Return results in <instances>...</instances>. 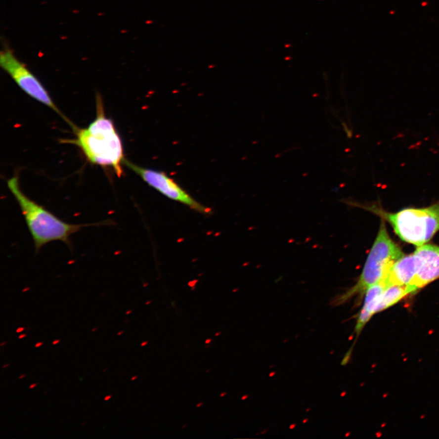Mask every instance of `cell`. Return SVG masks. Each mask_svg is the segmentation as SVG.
Segmentation results:
<instances>
[{
  "label": "cell",
  "mask_w": 439,
  "mask_h": 439,
  "mask_svg": "<svg viewBox=\"0 0 439 439\" xmlns=\"http://www.w3.org/2000/svg\"><path fill=\"white\" fill-rule=\"evenodd\" d=\"M202 405H203L202 402H200V403H198V404L197 405V406H196V407H201V406H202Z\"/></svg>",
  "instance_id": "obj_24"
},
{
  "label": "cell",
  "mask_w": 439,
  "mask_h": 439,
  "mask_svg": "<svg viewBox=\"0 0 439 439\" xmlns=\"http://www.w3.org/2000/svg\"><path fill=\"white\" fill-rule=\"evenodd\" d=\"M43 344H44L43 342H38V343H37L35 345V347L36 348L41 347L42 346H43Z\"/></svg>",
  "instance_id": "obj_13"
},
{
  "label": "cell",
  "mask_w": 439,
  "mask_h": 439,
  "mask_svg": "<svg viewBox=\"0 0 439 439\" xmlns=\"http://www.w3.org/2000/svg\"><path fill=\"white\" fill-rule=\"evenodd\" d=\"M211 342H212V339H206V340L205 344H210L211 343Z\"/></svg>",
  "instance_id": "obj_19"
},
{
  "label": "cell",
  "mask_w": 439,
  "mask_h": 439,
  "mask_svg": "<svg viewBox=\"0 0 439 439\" xmlns=\"http://www.w3.org/2000/svg\"><path fill=\"white\" fill-rule=\"evenodd\" d=\"M416 273L417 266L414 254L404 255L391 265L381 281L386 287L392 286L408 287Z\"/></svg>",
  "instance_id": "obj_8"
},
{
  "label": "cell",
  "mask_w": 439,
  "mask_h": 439,
  "mask_svg": "<svg viewBox=\"0 0 439 439\" xmlns=\"http://www.w3.org/2000/svg\"><path fill=\"white\" fill-rule=\"evenodd\" d=\"M342 126L344 127V130L345 132H346L347 137L349 138H351L352 137V132L351 130H350L349 128H348L347 124L345 122H342Z\"/></svg>",
  "instance_id": "obj_11"
},
{
  "label": "cell",
  "mask_w": 439,
  "mask_h": 439,
  "mask_svg": "<svg viewBox=\"0 0 439 439\" xmlns=\"http://www.w3.org/2000/svg\"><path fill=\"white\" fill-rule=\"evenodd\" d=\"M7 185L24 217L36 253L48 243L54 241L64 242L70 247V237L84 227L108 224V221L86 224L67 223L27 197L21 189L18 176L10 178Z\"/></svg>",
  "instance_id": "obj_2"
},
{
  "label": "cell",
  "mask_w": 439,
  "mask_h": 439,
  "mask_svg": "<svg viewBox=\"0 0 439 439\" xmlns=\"http://www.w3.org/2000/svg\"><path fill=\"white\" fill-rule=\"evenodd\" d=\"M25 376H26V375H25V374H23V375H20V376H19V379H20V380H22V379L24 378L25 377Z\"/></svg>",
  "instance_id": "obj_21"
},
{
  "label": "cell",
  "mask_w": 439,
  "mask_h": 439,
  "mask_svg": "<svg viewBox=\"0 0 439 439\" xmlns=\"http://www.w3.org/2000/svg\"><path fill=\"white\" fill-rule=\"evenodd\" d=\"M226 395V393H223L220 394V396L223 397V396H225Z\"/></svg>",
  "instance_id": "obj_23"
},
{
  "label": "cell",
  "mask_w": 439,
  "mask_h": 439,
  "mask_svg": "<svg viewBox=\"0 0 439 439\" xmlns=\"http://www.w3.org/2000/svg\"><path fill=\"white\" fill-rule=\"evenodd\" d=\"M60 342H61V341H60L59 339H56V340H54V341L53 342V343H52V344H53V345H54V346H55V345L58 344Z\"/></svg>",
  "instance_id": "obj_14"
},
{
  "label": "cell",
  "mask_w": 439,
  "mask_h": 439,
  "mask_svg": "<svg viewBox=\"0 0 439 439\" xmlns=\"http://www.w3.org/2000/svg\"><path fill=\"white\" fill-rule=\"evenodd\" d=\"M148 343V341L143 342L142 344H141V347H145Z\"/></svg>",
  "instance_id": "obj_18"
},
{
  "label": "cell",
  "mask_w": 439,
  "mask_h": 439,
  "mask_svg": "<svg viewBox=\"0 0 439 439\" xmlns=\"http://www.w3.org/2000/svg\"><path fill=\"white\" fill-rule=\"evenodd\" d=\"M96 330H98V328H93L92 329H91V331H92V332H95V331H96Z\"/></svg>",
  "instance_id": "obj_27"
},
{
  "label": "cell",
  "mask_w": 439,
  "mask_h": 439,
  "mask_svg": "<svg viewBox=\"0 0 439 439\" xmlns=\"http://www.w3.org/2000/svg\"><path fill=\"white\" fill-rule=\"evenodd\" d=\"M26 336H27V334H21V335L18 336V339H23V338H25Z\"/></svg>",
  "instance_id": "obj_17"
},
{
  "label": "cell",
  "mask_w": 439,
  "mask_h": 439,
  "mask_svg": "<svg viewBox=\"0 0 439 439\" xmlns=\"http://www.w3.org/2000/svg\"><path fill=\"white\" fill-rule=\"evenodd\" d=\"M404 255L401 248L389 236L385 221L381 219L377 236L356 284L335 298L333 304L342 305L355 297H364L367 290L382 280L391 265Z\"/></svg>",
  "instance_id": "obj_3"
},
{
  "label": "cell",
  "mask_w": 439,
  "mask_h": 439,
  "mask_svg": "<svg viewBox=\"0 0 439 439\" xmlns=\"http://www.w3.org/2000/svg\"><path fill=\"white\" fill-rule=\"evenodd\" d=\"M108 368H105V369H104V370H103V372H106V371L108 370Z\"/></svg>",
  "instance_id": "obj_29"
},
{
  "label": "cell",
  "mask_w": 439,
  "mask_h": 439,
  "mask_svg": "<svg viewBox=\"0 0 439 439\" xmlns=\"http://www.w3.org/2000/svg\"><path fill=\"white\" fill-rule=\"evenodd\" d=\"M9 365H10L9 364H4L3 366H2V368H6L7 367H8Z\"/></svg>",
  "instance_id": "obj_22"
},
{
  "label": "cell",
  "mask_w": 439,
  "mask_h": 439,
  "mask_svg": "<svg viewBox=\"0 0 439 439\" xmlns=\"http://www.w3.org/2000/svg\"><path fill=\"white\" fill-rule=\"evenodd\" d=\"M0 65L25 93L53 109L75 129L76 127L60 111L43 84L30 71L27 65L17 58L11 49L6 47L1 51Z\"/></svg>",
  "instance_id": "obj_5"
},
{
  "label": "cell",
  "mask_w": 439,
  "mask_h": 439,
  "mask_svg": "<svg viewBox=\"0 0 439 439\" xmlns=\"http://www.w3.org/2000/svg\"><path fill=\"white\" fill-rule=\"evenodd\" d=\"M417 266V273L408 286L411 294L439 278V247L425 244L417 247L413 253Z\"/></svg>",
  "instance_id": "obj_7"
},
{
  "label": "cell",
  "mask_w": 439,
  "mask_h": 439,
  "mask_svg": "<svg viewBox=\"0 0 439 439\" xmlns=\"http://www.w3.org/2000/svg\"><path fill=\"white\" fill-rule=\"evenodd\" d=\"M124 164L136 174L146 184L167 198L188 206L198 213L210 215V208L201 205L164 172L143 168L125 159Z\"/></svg>",
  "instance_id": "obj_6"
},
{
  "label": "cell",
  "mask_w": 439,
  "mask_h": 439,
  "mask_svg": "<svg viewBox=\"0 0 439 439\" xmlns=\"http://www.w3.org/2000/svg\"><path fill=\"white\" fill-rule=\"evenodd\" d=\"M137 378H138L137 376H133V377L132 378V381H134L135 380H136V379Z\"/></svg>",
  "instance_id": "obj_20"
},
{
  "label": "cell",
  "mask_w": 439,
  "mask_h": 439,
  "mask_svg": "<svg viewBox=\"0 0 439 439\" xmlns=\"http://www.w3.org/2000/svg\"><path fill=\"white\" fill-rule=\"evenodd\" d=\"M409 294H411V293L407 286H392L386 287L372 300L371 304L373 313L375 315L393 307Z\"/></svg>",
  "instance_id": "obj_9"
},
{
  "label": "cell",
  "mask_w": 439,
  "mask_h": 439,
  "mask_svg": "<svg viewBox=\"0 0 439 439\" xmlns=\"http://www.w3.org/2000/svg\"><path fill=\"white\" fill-rule=\"evenodd\" d=\"M123 333H124V331H120L119 333H118V334H117V335H118V336L122 335V334Z\"/></svg>",
  "instance_id": "obj_25"
},
{
  "label": "cell",
  "mask_w": 439,
  "mask_h": 439,
  "mask_svg": "<svg viewBox=\"0 0 439 439\" xmlns=\"http://www.w3.org/2000/svg\"><path fill=\"white\" fill-rule=\"evenodd\" d=\"M112 396L111 395H110L106 396L105 398H104V400H105V401L109 400V399H111L112 398Z\"/></svg>",
  "instance_id": "obj_16"
},
{
  "label": "cell",
  "mask_w": 439,
  "mask_h": 439,
  "mask_svg": "<svg viewBox=\"0 0 439 439\" xmlns=\"http://www.w3.org/2000/svg\"><path fill=\"white\" fill-rule=\"evenodd\" d=\"M37 385H38V384H37V383H33L32 384H31V385L30 386V389H33L36 388Z\"/></svg>",
  "instance_id": "obj_15"
},
{
  "label": "cell",
  "mask_w": 439,
  "mask_h": 439,
  "mask_svg": "<svg viewBox=\"0 0 439 439\" xmlns=\"http://www.w3.org/2000/svg\"><path fill=\"white\" fill-rule=\"evenodd\" d=\"M220 334H221V333H220V332H219V333H216V334H215V336H216V337H218V336L220 335Z\"/></svg>",
  "instance_id": "obj_28"
},
{
  "label": "cell",
  "mask_w": 439,
  "mask_h": 439,
  "mask_svg": "<svg viewBox=\"0 0 439 439\" xmlns=\"http://www.w3.org/2000/svg\"><path fill=\"white\" fill-rule=\"evenodd\" d=\"M367 209L388 221L402 240L417 247L427 244L439 231V203L427 208L404 209L395 213L375 205Z\"/></svg>",
  "instance_id": "obj_4"
},
{
  "label": "cell",
  "mask_w": 439,
  "mask_h": 439,
  "mask_svg": "<svg viewBox=\"0 0 439 439\" xmlns=\"http://www.w3.org/2000/svg\"><path fill=\"white\" fill-rule=\"evenodd\" d=\"M6 344H7V342H2V343L1 344V347L4 346V345H6Z\"/></svg>",
  "instance_id": "obj_26"
},
{
  "label": "cell",
  "mask_w": 439,
  "mask_h": 439,
  "mask_svg": "<svg viewBox=\"0 0 439 439\" xmlns=\"http://www.w3.org/2000/svg\"><path fill=\"white\" fill-rule=\"evenodd\" d=\"M374 286L380 287L383 290L385 289L386 287L385 285H384L383 282L381 281L380 282H379V283H378L377 284L373 285V286L371 287ZM371 287H370V288H371ZM372 317L373 315L372 314H370V313L365 309L364 306H362V309L361 310H360L359 315H358L357 316L356 320V326H355L354 332L357 334V336L359 335L360 333H361L363 328L365 327V326L367 325V323L368 322V321L370 320L371 318H372Z\"/></svg>",
  "instance_id": "obj_10"
},
{
  "label": "cell",
  "mask_w": 439,
  "mask_h": 439,
  "mask_svg": "<svg viewBox=\"0 0 439 439\" xmlns=\"http://www.w3.org/2000/svg\"><path fill=\"white\" fill-rule=\"evenodd\" d=\"M85 423H86V422L83 423L82 425H85Z\"/></svg>",
  "instance_id": "obj_30"
},
{
  "label": "cell",
  "mask_w": 439,
  "mask_h": 439,
  "mask_svg": "<svg viewBox=\"0 0 439 439\" xmlns=\"http://www.w3.org/2000/svg\"><path fill=\"white\" fill-rule=\"evenodd\" d=\"M25 329V328H23V327H19V328H18L17 329L16 333H22V332H23V331H24Z\"/></svg>",
  "instance_id": "obj_12"
},
{
  "label": "cell",
  "mask_w": 439,
  "mask_h": 439,
  "mask_svg": "<svg viewBox=\"0 0 439 439\" xmlns=\"http://www.w3.org/2000/svg\"><path fill=\"white\" fill-rule=\"evenodd\" d=\"M76 138L64 142L77 145L89 163L110 167L117 176L124 174V146L114 123L106 117L101 96H96V116L88 127L76 128Z\"/></svg>",
  "instance_id": "obj_1"
}]
</instances>
